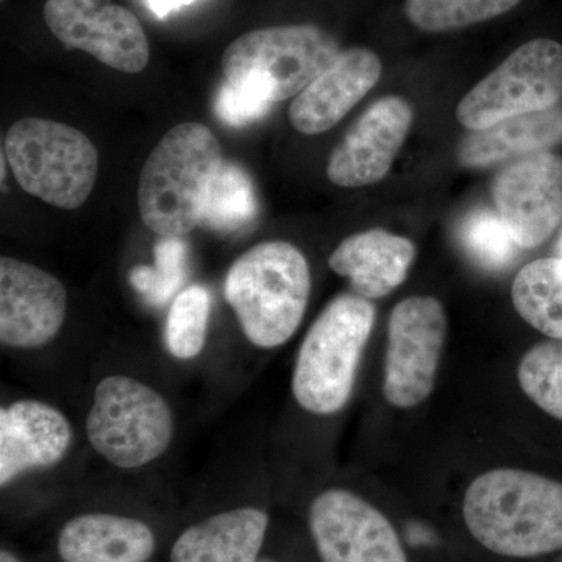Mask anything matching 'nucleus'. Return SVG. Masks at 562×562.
<instances>
[{"mask_svg":"<svg viewBox=\"0 0 562 562\" xmlns=\"http://www.w3.org/2000/svg\"><path fill=\"white\" fill-rule=\"evenodd\" d=\"M465 527L480 546L506 558L562 550V483L522 469L476 476L462 501Z\"/></svg>","mask_w":562,"mask_h":562,"instance_id":"nucleus-1","label":"nucleus"},{"mask_svg":"<svg viewBox=\"0 0 562 562\" xmlns=\"http://www.w3.org/2000/svg\"><path fill=\"white\" fill-rule=\"evenodd\" d=\"M222 162L220 143L205 125L183 122L166 133L140 171L144 225L161 238H181L194 231Z\"/></svg>","mask_w":562,"mask_h":562,"instance_id":"nucleus-2","label":"nucleus"},{"mask_svg":"<svg viewBox=\"0 0 562 562\" xmlns=\"http://www.w3.org/2000/svg\"><path fill=\"white\" fill-rule=\"evenodd\" d=\"M312 292L306 258L286 241L251 247L233 262L225 299L246 338L260 349L290 341L305 316Z\"/></svg>","mask_w":562,"mask_h":562,"instance_id":"nucleus-3","label":"nucleus"},{"mask_svg":"<svg viewBox=\"0 0 562 562\" xmlns=\"http://www.w3.org/2000/svg\"><path fill=\"white\" fill-rule=\"evenodd\" d=\"M375 306L358 294L338 295L313 322L295 360L292 395L305 412L331 416L350 401Z\"/></svg>","mask_w":562,"mask_h":562,"instance_id":"nucleus-4","label":"nucleus"},{"mask_svg":"<svg viewBox=\"0 0 562 562\" xmlns=\"http://www.w3.org/2000/svg\"><path fill=\"white\" fill-rule=\"evenodd\" d=\"M3 154L20 187L63 210L87 202L98 179L99 154L85 133L40 117L11 125Z\"/></svg>","mask_w":562,"mask_h":562,"instance_id":"nucleus-5","label":"nucleus"},{"mask_svg":"<svg viewBox=\"0 0 562 562\" xmlns=\"http://www.w3.org/2000/svg\"><path fill=\"white\" fill-rule=\"evenodd\" d=\"M87 436L92 449L116 468H143L171 446L172 409L147 384L110 375L95 387Z\"/></svg>","mask_w":562,"mask_h":562,"instance_id":"nucleus-6","label":"nucleus"},{"mask_svg":"<svg viewBox=\"0 0 562 562\" xmlns=\"http://www.w3.org/2000/svg\"><path fill=\"white\" fill-rule=\"evenodd\" d=\"M338 41L316 25H283L244 33L222 55L228 81L249 79L272 102L301 94L341 54Z\"/></svg>","mask_w":562,"mask_h":562,"instance_id":"nucleus-7","label":"nucleus"},{"mask_svg":"<svg viewBox=\"0 0 562 562\" xmlns=\"http://www.w3.org/2000/svg\"><path fill=\"white\" fill-rule=\"evenodd\" d=\"M562 44L550 38L528 41L462 98L458 121L482 131L508 117L560 105Z\"/></svg>","mask_w":562,"mask_h":562,"instance_id":"nucleus-8","label":"nucleus"},{"mask_svg":"<svg viewBox=\"0 0 562 562\" xmlns=\"http://www.w3.org/2000/svg\"><path fill=\"white\" fill-rule=\"evenodd\" d=\"M447 339V314L430 295L394 306L387 321L383 394L395 408L412 409L430 397Z\"/></svg>","mask_w":562,"mask_h":562,"instance_id":"nucleus-9","label":"nucleus"},{"mask_svg":"<svg viewBox=\"0 0 562 562\" xmlns=\"http://www.w3.org/2000/svg\"><path fill=\"white\" fill-rule=\"evenodd\" d=\"M43 14L52 35L68 49L87 52L125 74L149 65V40L125 7L111 0H47Z\"/></svg>","mask_w":562,"mask_h":562,"instance_id":"nucleus-10","label":"nucleus"},{"mask_svg":"<svg viewBox=\"0 0 562 562\" xmlns=\"http://www.w3.org/2000/svg\"><path fill=\"white\" fill-rule=\"evenodd\" d=\"M308 522L322 562H408L390 519L353 492H322Z\"/></svg>","mask_w":562,"mask_h":562,"instance_id":"nucleus-11","label":"nucleus"},{"mask_svg":"<svg viewBox=\"0 0 562 562\" xmlns=\"http://www.w3.org/2000/svg\"><path fill=\"white\" fill-rule=\"evenodd\" d=\"M491 192L520 249H535L562 221V157L547 150L517 158L498 172Z\"/></svg>","mask_w":562,"mask_h":562,"instance_id":"nucleus-12","label":"nucleus"},{"mask_svg":"<svg viewBox=\"0 0 562 562\" xmlns=\"http://www.w3.org/2000/svg\"><path fill=\"white\" fill-rule=\"evenodd\" d=\"M68 292L57 277L29 262L0 260V341L11 349L46 346L60 333Z\"/></svg>","mask_w":562,"mask_h":562,"instance_id":"nucleus-13","label":"nucleus"},{"mask_svg":"<svg viewBox=\"0 0 562 562\" xmlns=\"http://www.w3.org/2000/svg\"><path fill=\"white\" fill-rule=\"evenodd\" d=\"M413 124V109L397 95L372 103L331 151L327 176L336 187L379 183L391 171Z\"/></svg>","mask_w":562,"mask_h":562,"instance_id":"nucleus-14","label":"nucleus"},{"mask_svg":"<svg viewBox=\"0 0 562 562\" xmlns=\"http://www.w3.org/2000/svg\"><path fill=\"white\" fill-rule=\"evenodd\" d=\"M382 61L364 47L342 50L335 63L295 95L290 121L303 135L330 131L382 77Z\"/></svg>","mask_w":562,"mask_h":562,"instance_id":"nucleus-15","label":"nucleus"},{"mask_svg":"<svg viewBox=\"0 0 562 562\" xmlns=\"http://www.w3.org/2000/svg\"><path fill=\"white\" fill-rule=\"evenodd\" d=\"M70 443L69 420L47 403L21 401L0 409V486L58 464Z\"/></svg>","mask_w":562,"mask_h":562,"instance_id":"nucleus-16","label":"nucleus"},{"mask_svg":"<svg viewBox=\"0 0 562 562\" xmlns=\"http://www.w3.org/2000/svg\"><path fill=\"white\" fill-rule=\"evenodd\" d=\"M416 257V246L408 238L373 228L344 239L328 265L349 279L355 294L375 301L401 286Z\"/></svg>","mask_w":562,"mask_h":562,"instance_id":"nucleus-17","label":"nucleus"},{"mask_svg":"<svg viewBox=\"0 0 562 562\" xmlns=\"http://www.w3.org/2000/svg\"><path fill=\"white\" fill-rule=\"evenodd\" d=\"M154 550L155 536L146 524L114 514H83L58 536L65 562H146Z\"/></svg>","mask_w":562,"mask_h":562,"instance_id":"nucleus-18","label":"nucleus"},{"mask_svg":"<svg viewBox=\"0 0 562 562\" xmlns=\"http://www.w3.org/2000/svg\"><path fill=\"white\" fill-rule=\"evenodd\" d=\"M268 525V514L257 508L216 514L181 532L171 561L257 562Z\"/></svg>","mask_w":562,"mask_h":562,"instance_id":"nucleus-19","label":"nucleus"},{"mask_svg":"<svg viewBox=\"0 0 562 562\" xmlns=\"http://www.w3.org/2000/svg\"><path fill=\"white\" fill-rule=\"evenodd\" d=\"M562 140V105L519 114L471 131L461 140L458 158L465 168H490L502 161H514L547 151Z\"/></svg>","mask_w":562,"mask_h":562,"instance_id":"nucleus-20","label":"nucleus"},{"mask_svg":"<svg viewBox=\"0 0 562 562\" xmlns=\"http://www.w3.org/2000/svg\"><path fill=\"white\" fill-rule=\"evenodd\" d=\"M514 308L550 339H562V258L528 262L512 288Z\"/></svg>","mask_w":562,"mask_h":562,"instance_id":"nucleus-21","label":"nucleus"},{"mask_svg":"<svg viewBox=\"0 0 562 562\" xmlns=\"http://www.w3.org/2000/svg\"><path fill=\"white\" fill-rule=\"evenodd\" d=\"M258 203L249 173L235 162L224 161L211 183L201 225L209 231H241L257 216Z\"/></svg>","mask_w":562,"mask_h":562,"instance_id":"nucleus-22","label":"nucleus"},{"mask_svg":"<svg viewBox=\"0 0 562 562\" xmlns=\"http://www.w3.org/2000/svg\"><path fill=\"white\" fill-rule=\"evenodd\" d=\"M522 0H405V13L422 32L460 31L508 13Z\"/></svg>","mask_w":562,"mask_h":562,"instance_id":"nucleus-23","label":"nucleus"},{"mask_svg":"<svg viewBox=\"0 0 562 562\" xmlns=\"http://www.w3.org/2000/svg\"><path fill=\"white\" fill-rule=\"evenodd\" d=\"M517 382L539 409L562 422V339L532 346L517 366Z\"/></svg>","mask_w":562,"mask_h":562,"instance_id":"nucleus-24","label":"nucleus"},{"mask_svg":"<svg viewBox=\"0 0 562 562\" xmlns=\"http://www.w3.org/2000/svg\"><path fill=\"white\" fill-rule=\"evenodd\" d=\"M211 295L201 284L187 288L173 299L166 321V346L177 360L202 353L209 331Z\"/></svg>","mask_w":562,"mask_h":562,"instance_id":"nucleus-25","label":"nucleus"},{"mask_svg":"<svg viewBox=\"0 0 562 562\" xmlns=\"http://www.w3.org/2000/svg\"><path fill=\"white\" fill-rule=\"evenodd\" d=\"M460 238L472 260L490 271L509 268L520 247L497 211L475 210L462 221Z\"/></svg>","mask_w":562,"mask_h":562,"instance_id":"nucleus-26","label":"nucleus"},{"mask_svg":"<svg viewBox=\"0 0 562 562\" xmlns=\"http://www.w3.org/2000/svg\"><path fill=\"white\" fill-rule=\"evenodd\" d=\"M155 266H136L131 283L154 306L166 305L187 280L188 246L181 238H161L155 244Z\"/></svg>","mask_w":562,"mask_h":562,"instance_id":"nucleus-27","label":"nucleus"},{"mask_svg":"<svg viewBox=\"0 0 562 562\" xmlns=\"http://www.w3.org/2000/svg\"><path fill=\"white\" fill-rule=\"evenodd\" d=\"M272 103L268 92L257 81L227 80L217 94L216 113L225 124L241 127L266 116Z\"/></svg>","mask_w":562,"mask_h":562,"instance_id":"nucleus-28","label":"nucleus"},{"mask_svg":"<svg viewBox=\"0 0 562 562\" xmlns=\"http://www.w3.org/2000/svg\"><path fill=\"white\" fill-rule=\"evenodd\" d=\"M192 2H195V0H147V5H149L155 16L162 20V18L168 16L173 11L180 10L181 7L190 5Z\"/></svg>","mask_w":562,"mask_h":562,"instance_id":"nucleus-29","label":"nucleus"},{"mask_svg":"<svg viewBox=\"0 0 562 562\" xmlns=\"http://www.w3.org/2000/svg\"><path fill=\"white\" fill-rule=\"evenodd\" d=\"M0 562H20V561H18V558L14 557L13 553L7 552V550H2V553H0Z\"/></svg>","mask_w":562,"mask_h":562,"instance_id":"nucleus-30","label":"nucleus"},{"mask_svg":"<svg viewBox=\"0 0 562 562\" xmlns=\"http://www.w3.org/2000/svg\"><path fill=\"white\" fill-rule=\"evenodd\" d=\"M558 257H561L562 258V233H561V238H560V241H558Z\"/></svg>","mask_w":562,"mask_h":562,"instance_id":"nucleus-31","label":"nucleus"},{"mask_svg":"<svg viewBox=\"0 0 562 562\" xmlns=\"http://www.w3.org/2000/svg\"><path fill=\"white\" fill-rule=\"evenodd\" d=\"M257 562H276V561H271V560H260V561H257Z\"/></svg>","mask_w":562,"mask_h":562,"instance_id":"nucleus-32","label":"nucleus"},{"mask_svg":"<svg viewBox=\"0 0 562 562\" xmlns=\"http://www.w3.org/2000/svg\"><path fill=\"white\" fill-rule=\"evenodd\" d=\"M2 2H3V0H2Z\"/></svg>","mask_w":562,"mask_h":562,"instance_id":"nucleus-33","label":"nucleus"}]
</instances>
